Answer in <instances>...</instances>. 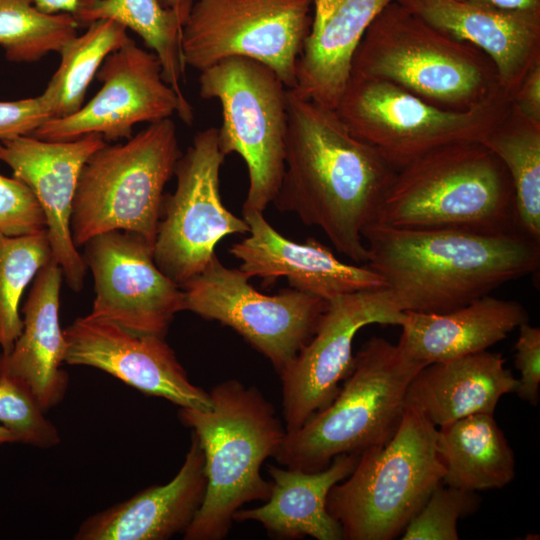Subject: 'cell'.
Wrapping results in <instances>:
<instances>
[{"label":"cell","mask_w":540,"mask_h":540,"mask_svg":"<svg viewBox=\"0 0 540 540\" xmlns=\"http://www.w3.org/2000/svg\"><path fill=\"white\" fill-rule=\"evenodd\" d=\"M285 168L273 204L316 226L354 263L367 261L362 236L397 170L355 137L334 109L288 89Z\"/></svg>","instance_id":"1"},{"label":"cell","mask_w":540,"mask_h":540,"mask_svg":"<svg viewBox=\"0 0 540 540\" xmlns=\"http://www.w3.org/2000/svg\"><path fill=\"white\" fill-rule=\"evenodd\" d=\"M366 266L402 312L444 313L539 268L540 243L521 232L411 230L371 223Z\"/></svg>","instance_id":"2"},{"label":"cell","mask_w":540,"mask_h":540,"mask_svg":"<svg viewBox=\"0 0 540 540\" xmlns=\"http://www.w3.org/2000/svg\"><path fill=\"white\" fill-rule=\"evenodd\" d=\"M211 408H179L181 423L197 436L207 479L203 502L185 540H222L246 503L267 501L271 481L261 475L286 434L273 404L255 386L231 379L209 391Z\"/></svg>","instance_id":"3"},{"label":"cell","mask_w":540,"mask_h":540,"mask_svg":"<svg viewBox=\"0 0 540 540\" xmlns=\"http://www.w3.org/2000/svg\"><path fill=\"white\" fill-rule=\"evenodd\" d=\"M372 223L411 230L520 232L510 176L480 142L446 145L399 169Z\"/></svg>","instance_id":"4"},{"label":"cell","mask_w":540,"mask_h":540,"mask_svg":"<svg viewBox=\"0 0 540 540\" xmlns=\"http://www.w3.org/2000/svg\"><path fill=\"white\" fill-rule=\"evenodd\" d=\"M351 76L391 82L450 110H467L505 93L482 51L437 30L396 0L366 30Z\"/></svg>","instance_id":"5"},{"label":"cell","mask_w":540,"mask_h":540,"mask_svg":"<svg viewBox=\"0 0 540 540\" xmlns=\"http://www.w3.org/2000/svg\"><path fill=\"white\" fill-rule=\"evenodd\" d=\"M438 429L405 405L391 438L364 449L353 471L328 493L326 506L344 540H392L442 483Z\"/></svg>","instance_id":"6"},{"label":"cell","mask_w":540,"mask_h":540,"mask_svg":"<svg viewBox=\"0 0 540 540\" xmlns=\"http://www.w3.org/2000/svg\"><path fill=\"white\" fill-rule=\"evenodd\" d=\"M424 366L404 355L397 344L372 337L354 356L332 402L297 430L286 432L275 461L316 472L337 455L387 442L401 420L408 386Z\"/></svg>","instance_id":"7"},{"label":"cell","mask_w":540,"mask_h":540,"mask_svg":"<svg viewBox=\"0 0 540 540\" xmlns=\"http://www.w3.org/2000/svg\"><path fill=\"white\" fill-rule=\"evenodd\" d=\"M181 155L171 118L95 151L81 170L72 204L76 247L115 230L135 233L154 247L164 188Z\"/></svg>","instance_id":"8"},{"label":"cell","mask_w":540,"mask_h":540,"mask_svg":"<svg viewBox=\"0 0 540 540\" xmlns=\"http://www.w3.org/2000/svg\"><path fill=\"white\" fill-rule=\"evenodd\" d=\"M510 106L500 93L470 109L450 110L391 82L351 76L336 111L355 137L398 171L437 148L481 143Z\"/></svg>","instance_id":"9"},{"label":"cell","mask_w":540,"mask_h":540,"mask_svg":"<svg viewBox=\"0 0 540 540\" xmlns=\"http://www.w3.org/2000/svg\"><path fill=\"white\" fill-rule=\"evenodd\" d=\"M199 85L203 99L221 105V152L237 153L247 166L243 212H263L278 193L284 173L288 88L270 67L247 57L226 58L206 68Z\"/></svg>","instance_id":"10"},{"label":"cell","mask_w":540,"mask_h":540,"mask_svg":"<svg viewBox=\"0 0 540 540\" xmlns=\"http://www.w3.org/2000/svg\"><path fill=\"white\" fill-rule=\"evenodd\" d=\"M311 12L312 0H192L181 30L184 63L201 72L226 58L247 57L294 89Z\"/></svg>","instance_id":"11"},{"label":"cell","mask_w":540,"mask_h":540,"mask_svg":"<svg viewBox=\"0 0 540 540\" xmlns=\"http://www.w3.org/2000/svg\"><path fill=\"white\" fill-rule=\"evenodd\" d=\"M249 279L214 255L180 286L183 307L235 330L280 374L314 334L327 301L293 288L265 295Z\"/></svg>","instance_id":"12"},{"label":"cell","mask_w":540,"mask_h":540,"mask_svg":"<svg viewBox=\"0 0 540 540\" xmlns=\"http://www.w3.org/2000/svg\"><path fill=\"white\" fill-rule=\"evenodd\" d=\"M225 155L218 128L198 132L179 158L174 193L164 195L153 247L154 261L181 286L199 274L215 255L217 243L230 234L249 233V225L223 204L220 170Z\"/></svg>","instance_id":"13"},{"label":"cell","mask_w":540,"mask_h":540,"mask_svg":"<svg viewBox=\"0 0 540 540\" xmlns=\"http://www.w3.org/2000/svg\"><path fill=\"white\" fill-rule=\"evenodd\" d=\"M96 75L103 84L87 104L71 115L48 119L31 136L70 141L95 133L110 142L131 138L138 123H153L174 113L187 125L193 122L192 105L165 82L157 56L130 37L106 57Z\"/></svg>","instance_id":"14"},{"label":"cell","mask_w":540,"mask_h":540,"mask_svg":"<svg viewBox=\"0 0 540 540\" xmlns=\"http://www.w3.org/2000/svg\"><path fill=\"white\" fill-rule=\"evenodd\" d=\"M404 316L385 287L327 301L314 334L279 374L286 432L300 428L335 398L352 369L353 340L361 328L373 323L400 326Z\"/></svg>","instance_id":"15"},{"label":"cell","mask_w":540,"mask_h":540,"mask_svg":"<svg viewBox=\"0 0 540 540\" xmlns=\"http://www.w3.org/2000/svg\"><path fill=\"white\" fill-rule=\"evenodd\" d=\"M84 245L95 291L88 315L165 337L175 315L184 310L183 291L158 268L153 246L120 230L94 236Z\"/></svg>","instance_id":"16"},{"label":"cell","mask_w":540,"mask_h":540,"mask_svg":"<svg viewBox=\"0 0 540 540\" xmlns=\"http://www.w3.org/2000/svg\"><path fill=\"white\" fill-rule=\"evenodd\" d=\"M63 332L65 364L99 369L179 408H211L209 392L189 380L165 337L133 332L89 315L76 318Z\"/></svg>","instance_id":"17"},{"label":"cell","mask_w":540,"mask_h":540,"mask_svg":"<svg viewBox=\"0 0 540 540\" xmlns=\"http://www.w3.org/2000/svg\"><path fill=\"white\" fill-rule=\"evenodd\" d=\"M106 143L95 133L70 141H47L31 135L0 139V161L36 197L46 218L51 257L76 292L84 286L87 266L71 235L74 194L84 164Z\"/></svg>","instance_id":"18"},{"label":"cell","mask_w":540,"mask_h":540,"mask_svg":"<svg viewBox=\"0 0 540 540\" xmlns=\"http://www.w3.org/2000/svg\"><path fill=\"white\" fill-rule=\"evenodd\" d=\"M396 1L437 30L482 51L511 100L540 62V11L506 9L481 0Z\"/></svg>","instance_id":"19"},{"label":"cell","mask_w":540,"mask_h":540,"mask_svg":"<svg viewBox=\"0 0 540 540\" xmlns=\"http://www.w3.org/2000/svg\"><path fill=\"white\" fill-rule=\"evenodd\" d=\"M249 236L234 243L229 252L251 277L272 282L285 277L291 288L325 301L337 296L385 287L383 278L368 266L345 263L330 248L308 238L294 242L280 234L263 212L244 211Z\"/></svg>","instance_id":"20"},{"label":"cell","mask_w":540,"mask_h":540,"mask_svg":"<svg viewBox=\"0 0 540 540\" xmlns=\"http://www.w3.org/2000/svg\"><path fill=\"white\" fill-rule=\"evenodd\" d=\"M204 453L192 432L184 462L173 479L154 485L85 519L76 540H166L184 533L206 491Z\"/></svg>","instance_id":"21"},{"label":"cell","mask_w":540,"mask_h":540,"mask_svg":"<svg viewBox=\"0 0 540 540\" xmlns=\"http://www.w3.org/2000/svg\"><path fill=\"white\" fill-rule=\"evenodd\" d=\"M61 267L52 258L37 272L23 304V329L12 349L0 354V374L22 382L47 412L64 398L69 376L67 342L59 321Z\"/></svg>","instance_id":"22"},{"label":"cell","mask_w":540,"mask_h":540,"mask_svg":"<svg viewBox=\"0 0 540 540\" xmlns=\"http://www.w3.org/2000/svg\"><path fill=\"white\" fill-rule=\"evenodd\" d=\"M395 0H312V20L298 58L300 97L336 110L366 30Z\"/></svg>","instance_id":"23"},{"label":"cell","mask_w":540,"mask_h":540,"mask_svg":"<svg viewBox=\"0 0 540 540\" xmlns=\"http://www.w3.org/2000/svg\"><path fill=\"white\" fill-rule=\"evenodd\" d=\"M528 319L519 302L490 295L444 313L406 311L397 346L428 365L485 351Z\"/></svg>","instance_id":"24"},{"label":"cell","mask_w":540,"mask_h":540,"mask_svg":"<svg viewBox=\"0 0 540 540\" xmlns=\"http://www.w3.org/2000/svg\"><path fill=\"white\" fill-rule=\"evenodd\" d=\"M518 385L505 359L487 350L424 366L408 386L405 405L436 427L472 414H494Z\"/></svg>","instance_id":"25"},{"label":"cell","mask_w":540,"mask_h":540,"mask_svg":"<svg viewBox=\"0 0 540 540\" xmlns=\"http://www.w3.org/2000/svg\"><path fill=\"white\" fill-rule=\"evenodd\" d=\"M359 454L337 455L326 468L316 472L268 465V500L258 507L240 508L233 521L257 522L268 535L279 539H343L340 524L328 512L326 501L331 488L353 471Z\"/></svg>","instance_id":"26"},{"label":"cell","mask_w":540,"mask_h":540,"mask_svg":"<svg viewBox=\"0 0 540 540\" xmlns=\"http://www.w3.org/2000/svg\"><path fill=\"white\" fill-rule=\"evenodd\" d=\"M442 482L466 491L499 489L515 476V457L491 414H472L438 429Z\"/></svg>","instance_id":"27"},{"label":"cell","mask_w":540,"mask_h":540,"mask_svg":"<svg viewBox=\"0 0 540 540\" xmlns=\"http://www.w3.org/2000/svg\"><path fill=\"white\" fill-rule=\"evenodd\" d=\"M73 16L79 24L110 19L133 30L157 56L165 82L189 103L182 89L186 65L181 48V14L163 7L159 0H80Z\"/></svg>","instance_id":"28"},{"label":"cell","mask_w":540,"mask_h":540,"mask_svg":"<svg viewBox=\"0 0 540 540\" xmlns=\"http://www.w3.org/2000/svg\"><path fill=\"white\" fill-rule=\"evenodd\" d=\"M481 143L502 161L510 176L518 230L540 243V122L511 104Z\"/></svg>","instance_id":"29"},{"label":"cell","mask_w":540,"mask_h":540,"mask_svg":"<svg viewBox=\"0 0 540 540\" xmlns=\"http://www.w3.org/2000/svg\"><path fill=\"white\" fill-rule=\"evenodd\" d=\"M128 39L124 26L104 19L92 22L85 33L63 46L59 67L41 94L52 118L71 115L83 106L86 91L106 57Z\"/></svg>","instance_id":"30"},{"label":"cell","mask_w":540,"mask_h":540,"mask_svg":"<svg viewBox=\"0 0 540 540\" xmlns=\"http://www.w3.org/2000/svg\"><path fill=\"white\" fill-rule=\"evenodd\" d=\"M72 14H49L31 0H0V47L12 62H35L50 52H60L77 36Z\"/></svg>","instance_id":"31"},{"label":"cell","mask_w":540,"mask_h":540,"mask_svg":"<svg viewBox=\"0 0 540 540\" xmlns=\"http://www.w3.org/2000/svg\"><path fill=\"white\" fill-rule=\"evenodd\" d=\"M47 229L9 236L0 232V348L9 352L23 329L19 304L27 285L51 259Z\"/></svg>","instance_id":"32"},{"label":"cell","mask_w":540,"mask_h":540,"mask_svg":"<svg viewBox=\"0 0 540 540\" xmlns=\"http://www.w3.org/2000/svg\"><path fill=\"white\" fill-rule=\"evenodd\" d=\"M45 413L28 387L0 374V424L15 436L17 443L42 449L60 443L59 431Z\"/></svg>","instance_id":"33"},{"label":"cell","mask_w":540,"mask_h":540,"mask_svg":"<svg viewBox=\"0 0 540 540\" xmlns=\"http://www.w3.org/2000/svg\"><path fill=\"white\" fill-rule=\"evenodd\" d=\"M479 498L473 491L439 485L402 532V540H458V521L473 513Z\"/></svg>","instance_id":"34"},{"label":"cell","mask_w":540,"mask_h":540,"mask_svg":"<svg viewBox=\"0 0 540 540\" xmlns=\"http://www.w3.org/2000/svg\"><path fill=\"white\" fill-rule=\"evenodd\" d=\"M45 229V215L32 191L15 177L0 174V232L19 236Z\"/></svg>","instance_id":"35"},{"label":"cell","mask_w":540,"mask_h":540,"mask_svg":"<svg viewBox=\"0 0 540 540\" xmlns=\"http://www.w3.org/2000/svg\"><path fill=\"white\" fill-rule=\"evenodd\" d=\"M515 350V366L520 372L515 393L536 406L540 387V328L528 322L521 324Z\"/></svg>","instance_id":"36"},{"label":"cell","mask_w":540,"mask_h":540,"mask_svg":"<svg viewBox=\"0 0 540 540\" xmlns=\"http://www.w3.org/2000/svg\"><path fill=\"white\" fill-rule=\"evenodd\" d=\"M52 118L41 95L15 101H0V139L31 135Z\"/></svg>","instance_id":"37"},{"label":"cell","mask_w":540,"mask_h":540,"mask_svg":"<svg viewBox=\"0 0 540 540\" xmlns=\"http://www.w3.org/2000/svg\"><path fill=\"white\" fill-rule=\"evenodd\" d=\"M511 104L524 116L540 122V62L524 77Z\"/></svg>","instance_id":"38"},{"label":"cell","mask_w":540,"mask_h":540,"mask_svg":"<svg viewBox=\"0 0 540 540\" xmlns=\"http://www.w3.org/2000/svg\"><path fill=\"white\" fill-rule=\"evenodd\" d=\"M41 11L49 14H74L80 0H31Z\"/></svg>","instance_id":"39"},{"label":"cell","mask_w":540,"mask_h":540,"mask_svg":"<svg viewBox=\"0 0 540 540\" xmlns=\"http://www.w3.org/2000/svg\"><path fill=\"white\" fill-rule=\"evenodd\" d=\"M495 6L514 9L540 11V0H481Z\"/></svg>","instance_id":"40"},{"label":"cell","mask_w":540,"mask_h":540,"mask_svg":"<svg viewBox=\"0 0 540 540\" xmlns=\"http://www.w3.org/2000/svg\"><path fill=\"white\" fill-rule=\"evenodd\" d=\"M159 2L163 7L172 9L181 14L185 20L192 0H159Z\"/></svg>","instance_id":"41"},{"label":"cell","mask_w":540,"mask_h":540,"mask_svg":"<svg viewBox=\"0 0 540 540\" xmlns=\"http://www.w3.org/2000/svg\"><path fill=\"white\" fill-rule=\"evenodd\" d=\"M6 443H16V438L7 428L0 425V445Z\"/></svg>","instance_id":"42"}]
</instances>
